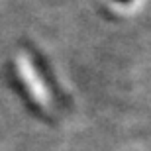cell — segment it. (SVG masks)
I'll return each instance as SVG.
<instances>
[{
    "label": "cell",
    "instance_id": "1",
    "mask_svg": "<svg viewBox=\"0 0 151 151\" xmlns=\"http://www.w3.org/2000/svg\"><path fill=\"white\" fill-rule=\"evenodd\" d=\"M16 67H18V75L22 78V83L26 84L28 92L32 94V98H34L41 108L49 110V108L53 106V96H51L49 88L45 86L43 78L39 77L37 69H35L34 61H32V57H29L26 51H20V53H18Z\"/></svg>",
    "mask_w": 151,
    "mask_h": 151
}]
</instances>
